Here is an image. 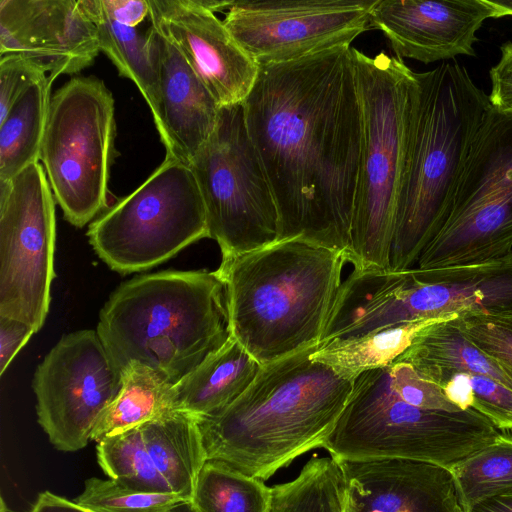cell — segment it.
I'll list each match as a JSON object with an SVG mask.
<instances>
[{
	"label": "cell",
	"mask_w": 512,
	"mask_h": 512,
	"mask_svg": "<svg viewBox=\"0 0 512 512\" xmlns=\"http://www.w3.org/2000/svg\"><path fill=\"white\" fill-rule=\"evenodd\" d=\"M55 241L54 196L37 162L0 182V316L35 332L49 312Z\"/></svg>",
	"instance_id": "obj_12"
},
{
	"label": "cell",
	"mask_w": 512,
	"mask_h": 512,
	"mask_svg": "<svg viewBox=\"0 0 512 512\" xmlns=\"http://www.w3.org/2000/svg\"><path fill=\"white\" fill-rule=\"evenodd\" d=\"M87 236L99 258L122 274L155 267L210 238L203 198L189 165L165 158L141 186L93 220Z\"/></svg>",
	"instance_id": "obj_8"
},
{
	"label": "cell",
	"mask_w": 512,
	"mask_h": 512,
	"mask_svg": "<svg viewBox=\"0 0 512 512\" xmlns=\"http://www.w3.org/2000/svg\"><path fill=\"white\" fill-rule=\"evenodd\" d=\"M29 512H91L50 491L41 492Z\"/></svg>",
	"instance_id": "obj_40"
},
{
	"label": "cell",
	"mask_w": 512,
	"mask_h": 512,
	"mask_svg": "<svg viewBox=\"0 0 512 512\" xmlns=\"http://www.w3.org/2000/svg\"><path fill=\"white\" fill-rule=\"evenodd\" d=\"M107 14L115 21L136 27L150 15L148 0H101Z\"/></svg>",
	"instance_id": "obj_38"
},
{
	"label": "cell",
	"mask_w": 512,
	"mask_h": 512,
	"mask_svg": "<svg viewBox=\"0 0 512 512\" xmlns=\"http://www.w3.org/2000/svg\"><path fill=\"white\" fill-rule=\"evenodd\" d=\"M73 501L91 512H172L191 502L180 494L140 491L97 477L87 479Z\"/></svg>",
	"instance_id": "obj_31"
},
{
	"label": "cell",
	"mask_w": 512,
	"mask_h": 512,
	"mask_svg": "<svg viewBox=\"0 0 512 512\" xmlns=\"http://www.w3.org/2000/svg\"><path fill=\"white\" fill-rule=\"evenodd\" d=\"M272 488L228 464L206 460L191 505L195 512H269Z\"/></svg>",
	"instance_id": "obj_29"
},
{
	"label": "cell",
	"mask_w": 512,
	"mask_h": 512,
	"mask_svg": "<svg viewBox=\"0 0 512 512\" xmlns=\"http://www.w3.org/2000/svg\"><path fill=\"white\" fill-rule=\"evenodd\" d=\"M457 316L423 328L395 362L411 365L423 378L441 387L454 374L470 373L493 378L512 389V374L464 335Z\"/></svg>",
	"instance_id": "obj_23"
},
{
	"label": "cell",
	"mask_w": 512,
	"mask_h": 512,
	"mask_svg": "<svg viewBox=\"0 0 512 512\" xmlns=\"http://www.w3.org/2000/svg\"><path fill=\"white\" fill-rule=\"evenodd\" d=\"M98 336L122 371L146 365L176 384L232 336L217 271H161L122 283L103 306Z\"/></svg>",
	"instance_id": "obj_4"
},
{
	"label": "cell",
	"mask_w": 512,
	"mask_h": 512,
	"mask_svg": "<svg viewBox=\"0 0 512 512\" xmlns=\"http://www.w3.org/2000/svg\"><path fill=\"white\" fill-rule=\"evenodd\" d=\"M172 512H195L191 502L176 507Z\"/></svg>",
	"instance_id": "obj_44"
},
{
	"label": "cell",
	"mask_w": 512,
	"mask_h": 512,
	"mask_svg": "<svg viewBox=\"0 0 512 512\" xmlns=\"http://www.w3.org/2000/svg\"><path fill=\"white\" fill-rule=\"evenodd\" d=\"M451 471L468 512L483 501L512 492V435L501 433Z\"/></svg>",
	"instance_id": "obj_30"
},
{
	"label": "cell",
	"mask_w": 512,
	"mask_h": 512,
	"mask_svg": "<svg viewBox=\"0 0 512 512\" xmlns=\"http://www.w3.org/2000/svg\"><path fill=\"white\" fill-rule=\"evenodd\" d=\"M37 421L50 443L63 452L84 448L93 429L122 387L97 331L61 337L38 365L33 381Z\"/></svg>",
	"instance_id": "obj_13"
},
{
	"label": "cell",
	"mask_w": 512,
	"mask_h": 512,
	"mask_svg": "<svg viewBox=\"0 0 512 512\" xmlns=\"http://www.w3.org/2000/svg\"><path fill=\"white\" fill-rule=\"evenodd\" d=\"M512 251V112H487L472 144L447 223L417 267L498 259Z\"/></svg>",
	"instance_id": "obj_11"
},
{
	"label": "cell",
	"mask_w": 512,
	"mask_h": 512,
	"mask_svg": "<svg viewBox=\"0 0 512 512\" xmlns=\"http://www.w3.org/2000/svg\"><path fill=\"white\" fill-rule=\"evenodd\" d=\"M173 385L138 362L122 371V387L98 419L91 440L97 443L175 410Z\"/></svg>",
	"instance_id": "obj_24"
},
{
	"label": "cell",
	"mask_w": 512,
	"mask_h": 512,
	"mask_svg": "<svg viewBox=\"0 0 512 512\" xmlns=\"http://www.w3.org/2000/svg\"><path fill=\"white\" fill-rule=\"evenodd\" d=\"M494 10V18L512 16V0H487Z\"/></svg>",
	"instance_id": "obj_43"
},
{
	"label": "cell",
	"mask_w": 512,
	"mask_h": 512,
	"mask_svg": "<svg viewBox=\"0 0 512 512\" xmlns=\"http://www.w3.org/2000/svg\"><path fill=\"white\" fill-rule=\"evenodd\" d=\"M383 312L391 325L462 313L512 315V251L480 263L396 271Z\"/></svg>",
	"instance_id": "obj_16"
},
{
	"label": "cell",
	"mask_w": 512,
	"mask_h": 512,
	"mask_svg": "<svg viewBox=\"0 0 512 512\" xmlns=\"http://www.w3.org/2000/svg\"><path fill=\"white\" fill-rule=\"evenodd\" d=\"M99 51L78 0L0 1V56H22L58 77L80 72Z\"/></svg>",
	"instance_id": "obj_18"
},
{
	"label": "cell",
	"mask_w": 512,
	"mask_h": 512,
	"mask_svg": "<svg viewBox=\"0 0 512 512\" xmlns=\"http://www.w3.org/2000/svg\"><path fill=\"white\" fill-rule=\"evenodd\" d=\"M78 5L95 26L100 51L114 63L120 75L136 84L154 114L158 86L147 34L113 20L101 0H78Z\"/></svg>",
	"instance_id": "obj_27"
},
{
	"label": "cell",
	"mask_w": 512,
	"mask_h": 512,
	"mask_svg": "<svg viewBox=\"0 0 512 512\" xmlns=\"http://www.w3.org/2000/svg\"><path fill=\"white\" fill-rule=\"evenodd\" d=\"M271 488L269 512H345L344 474L331 456L311 457L295 478Z\"/></svg>",
	"instance_id": "obj_28"
},
{
	"label": "cell",
	"mask_w": 512,
	"mask_h": 512,
	"mask_svg": "<svg viewBox=\"0 0 512 512\" xmlns=\"http://www.w3.org/2000/svg\"><path fill=\"white\" fill-rule=\"evenodd\" d=\"M363 139L347 262L355 270L389 269L398 198L415 120L417 72L384 52L351 48Z\"/></svg>",
	"instance_id": "obj_6"
},
{
	"label": "cell",
	"mask_w": 512,
	"mask_h": 512,
	"mask_svg": "<svg viewBox=\"0 0 512 512\" xmlns=\"http://www.w3.org/2000/svg\"><path fill=\"white\" fill-rule=\"evenodd\" d=\"M488 18L487 0H377L370 29L383 33L397 58L429 64L475 56L476 32Z\"/></svg>",
	"instance_id": "obj_19"
},
{
	"label": "cell",
	"mask_w": 512,
	"mask_h": 512,
	"mask_svg": "<svg viewBox=\"0 0 512 512\" xmlns=\"http://www.w3.org/2000/svg\"><path fill=\"white\" fill-rule=\"evenodd\" d=\"M338 462L345 512H468L452 471L443 466L405 458Z\"/></svg>",
	"instance_id": "obj_20"
},
{
	"label": "cell",
	"mask_w": 512,
	"mask_h": 512,
	"mask_svg": "<svg viewBox=\"0 0 512 512\" xmlns=\"http://www.w3.org/2000/svg\"><path fill=\"white\" fill-rule=\"evenodd\" d=\"M45 73L22 56H0V120L28 87L46 77Z\"/></svg>",
	"instance_id": "obj_35"
},
{
	"label": "cell",
	"mask_w": 512,
	"mask_h": 512,
	"mask_svg": "<svg viewBox=\"0 0 512 512\" xmlns=\"http://www.w3.org/2000/svg\"><path fill=\"white\" fill-rule=\"evenodd\" d=\"M196 3L203 7L204 9L216 13L223 11L225 9H229L233 1L229 0H195Z\"/></svg>",
	"instance_id": "obj_42"
},
{
	"label": "cell",
	"mask_w": 512,
	"mask_h": 512,
	"mask_svg": "<svg viewBox=\"0 0 512 512\" xmlns=\"http://www.w3.org/2000/svg\"><path fill=\"white\" fill-rule=\"evenodd\" d=\"M55 78L49 74L28 87L0 120V182L39 162Z\"/></svg>",
	"instance_id": "obj_25"
},
{
	"label": "cell",
	"mask_w": 512,
	"mask_h": 512,
	"mask_svg": "<svg viewBox=\"0 0 512 512\" xmlns=\"http://www.w3.org/2000/svg\"><path fill=\"white\" fill-rule=\"evenodd\" d=\"M151 25L180 52L220 107L242 104L259 65L214 13L195 0H148Z\"/></svg>",
	"instance_id": "obj_17"
},
{
	"label": "cell",
	"mask_w": 512,
	"mask_h": 512,
	"mask_svg": "<svg viewBox=\"0 0 512 512\" xmlns=\"http://www.w3.org/2000/svg\"><path fill=\"white\" fill-rule=\"evenodd\" d=\"M261 364L233 337L173 385L175 410L195 418L220 414L251 385Z\"/></svg>",
	"instance_id": "obj_22"
},
{
	"label": "cell",
	"mask_w": 512,
	"mask_h": 512,
	"mask_svg": "<svg viewBox=\"0 0 512 512\" xmlns=\"http://www.w3.org/2000/svg\"><path fill=\"white\" fill-rule=\"evenodd\" d=\"M377 0H236L223 20L258 65L297 60L352 41L370 29Z\"/></svg>",
	"instance_id": "obj_14"
},
{
	"label": "cell",
	"mask_w": 512,
	"mask_h": 512,
	"mask_svg": "<svg viewBox=\"0 0 512 512\" xmlns=\"http://www.w3.org/2000/svg\"><path fill=\"white\" fill-rule=\"evenodd\" d=\"M345 263L301 239L222 258L232 336L261 365L319 346Z\"/></svg>",
	"instance_id": "obj_3"
},
{
	"label": "cell",
	"mask_w": 512,
	"mask_h": 512,
	"mask_svg": "<svg viewBox=\"0 0 512 512\" xmlns=\"http://www.w3.org/2000/svg\"><path fill=\"white\" fill-rule=\"evenodd\" d=\"M351 48L259 65L243 102L277 205L278 241L301 239L346 260L363 139Z\"/></svg>",
	"instance_id": "obj_1"
},
{
	"label": "cell",
	"mask_w": 512,
	"mask_h": 512,
	"mask_svg": "<svg viewBox=\"0 0 512 512\" xmlns=\"http://www.w3.org/2000/svg\"><path fill=\"white\" fill-rule=\"evenodd\" d=\"M472 409L488 418L498 429H512V389L480 374H470Z\"/></svg>",
	"instance_id": "obj_34"
},
{
	"label": "cell",
	"mask_w": 512,
	"mask_h": 512,
	"mask_svg": "<svg viewBox=\"0 0 512 512\" xmlns=\"http://www.w3.org/2000/svg\"><path fill=\"white\" fill-rule=\"evenodd\" d=\"M418 102L389 270L413 268L447 223L472 144L491 108L458 62L417 72Z\"/></svg>",
	"instance_id": "obj_5"
},
{
	"label": "cell",
	"mask_w": 512,
	"mask_h": 512,
	"mask_svg": "<svg viewBox=\"0 0 512 512\" xmlns=\"http://www.w3.org/2000/svg\"><path fill=\"white\" fill-rule=\"evenodd\" d=\"M445 318L415 321L335 339L319 345L311 358L328 365L343 377L356 379L365 371L394 363L423 328Z\"/></svg>",
	"instance_id": "obj_26"
},
{
	"label": "cell",
	"mask_w": 512,
	"mask_h": 512,
	"mask_svg": "<svg viewBox=\"0 0 512 512\" xmlns=\"http://www.w3.org/2000/svg\"><path fill=\"white\" fill-rule=\"evenodd\" d=\"M501 57L490 71L491 92L488 95L493 109L512 112V42L500 47Z\"/></svg>",
	"instance_id": "obj_36"
},
{
	"label": "cell",
	"mask_w": 512,
	"mask_h": 512,
	"mask_svg": "<svg viewBox=\"0 0 512 512\" xmlns=\"http://www.w3.org/2000/svg\"><path fill=\"white\" fill-rule=\"evenodd\" d=\"M114 136V99L100 79L72 78L51 97L40 160L56 202L75 227L108 207Z\"/></svg>",
	"instance_id": "obj_9"
},
{
	"label": "cell",
	"mask_w": 512,
	"mask_h": 512,
	"mask_svg": "<svg viewBox=\"0 0 512 512\" xmlns=\"http://www.w3.org/2000/svg\"><path fill=\"white\" fill-rule=\"evenodd\" d=\"M189 167L203 198L210 238L222 258L278 241L277 205L250 139L243 103L220 108L212 134Z\"/></svg>",
	"instance_id": "obj_10"
},
{
	"label": "cell",
	"mask_w": 512,
	"mask_h": 512,
	"mask_svg": "<svg viewBox=\"0 0 512 512\" xmlns=\"http://www.w3.org/2000/svg\"><path fill=\"white\" fill-rule=\"evenodd\" d=\"M97 461L118 483L190 500L206 459L197 419L173 410L97 443Z\"/></svg>",
	"instance_id": "obj_15"
},
{
	"label": "cell",
	"mask_w": 512,
	"mask_h": 512,
	"mask_svg": "<svg viewBox=\"0 0 512 512\" xmlns=\"http://www.w3.org/2000/svg\"><path fill=\"white\" fill-rule=\"evenodd\" d=\"M442 389L447 398L461 410L472 407L474 394L470 373L454 374L444 383Z\"/></svg>",
	"instance_id": "obj_39"
},
{
	"label": "cell",
	"mask_w": 512,
	"mask_h": 512,
	"mask_svg": "<svg viewBox=\"0 0 512 512\" xmlns=\"http://www.w3.org/2000/svg\"><path fill=\"white\" fill-rule=\"evenodd\" d=\"M0 512H8V510H7V509H5V508H2V509L0 510ZM28 512H29V511H28Z\"/></svg>",
	"instance_id": "obj_45"
},
{
	"label": "cell",
	"mask_w": 512,
	"mask_h": 512,
	"mask_svg": "<svg viewBox=\"0 0 512 512\" xmlns=\"http://www.w3.org/2000/svg\"><path fill=\"white\" fill-rule=\"evenodd\" d=\"M388 370L393 389L407 403L429 410L461 411L447 398L441 386L423 378L411 365L395 362Z\"/></svg>",
	"instance_id": "obj_33"
},
{
	"label": "cell",
	"mask_w": 512,
	"mask_h": 512,
	"mask_svg": "<svg viewBox=\"0 0 512 512\" xmlns=\"http://www.w3.org/2000/svg\"><path fill=\"white\" fill-rule=\"evenodd\" d=\"M157 76L153 119L166 157L187 165L212 134L220 106L177 48L153 25L146 33Z\"/></svg>",
	"instance_id": "obj_21"
},
{
	"label": "cell",
	"mask_w": 512,
	"mask_h": 512,
	"mask_svg": "<svg viewBox=\"0 0 512 512\" xmlns=\"http://www.w3.org/2000/svg\"><path fill=\"white\" fill-rule=\"evenodd\" d=\"M469 512H512V492L483 501Z\"/></svg>",
	"instance_id": "obj_41"
},
{
	"label": "cell",
	"mask_w": 512,
	"mask_h": 512,
	"mask_svg": "<svg viewBox=\"0 0 512 512\" xmlns=\"http://www.w3.org/2000/svg\"><path fill=\"white\" fill-rule=\"evenodd\" d=\"M456 322L472 343L512 374V315L462 313Z\"/></svg>",
	"instance_id": "obj_32"
},
{
	"label": "cell",
	"mask_w": 512,
	"mask_h": 512,
	"mask_svg": "<svg viewBox=\"0 0 512 512\" xmlns=\"http://www.w3.org/2000/svg\"><path fill=\"white\" fill-rule=\"evenodd\" d=\"M312 347L261 366L247 390L220 414L196 418L207 460L262 481L322 448L355 379L311 358Z\"/></svg>",
	"instance_id": "obj_2"
},
{
	"label": "cell",
	"mask_w": 512,
	"mask_h": 512,
	"mask_svg": "<svg viewBox=\"0 0 512 512\" xmlns=\"http://www.w3.org/2000/svg\"><path fill=\"white\" fill-rule=\"evenodd\" d=\"M388 366L355 379L349 401L322 446L331 457L405 458L451 470L501 434L472 408L449 412L407 403L393 389Z\"/></svg>",
	"instance_id": "obj_7"
},
{
	"label": "cell",
	"mask_w": 512,
	"mask_h": 512,
	"mask_svg": "<svg viewBox=\"0 0 512 512\" xmlns=\"http://www.w3.org/2000/svg\"><path fill=\"white\" fill-rule=\"evenodd\" d=\"M36 333L28 324L11 318L0 316V375H3L9 364Z\"/></svg>",
	"instance_id": "obj_37"
}]
</instances>
